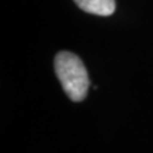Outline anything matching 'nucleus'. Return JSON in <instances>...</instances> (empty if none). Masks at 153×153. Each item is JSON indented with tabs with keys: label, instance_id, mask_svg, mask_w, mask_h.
I'll list each match as a JSON object with an SVG mask.
<instances>
[{
	"label": "nucleus",
	"instance_id": "nucleus-1",
	"mask_svg": "<svg viewBox=\"0 0 153 153\" xmlns=\"http://www.w3.org/2000/svg\"><path fill=\"white\" fill-rule=\"evenodd\" d=\"M55 73L71 101H83L88 92L89 78L79 56L69 51H60L55 56Z\"/></svg>",
	"mask_w": 153,
	"mask_h": 153
},
{
	"label": "nucleus",
	"instance_id": "nucleus-2",
	"mask_svg": "<svg viewBox=\"0 0 153 153\" xmlns=\"http://www.w3.org/2000/svg\"><path fill=\"white\" fill-rule=\"evenodd\" d=\"M83 12H87L94 16L107 17L115 12V0H74Z\"/></svg>",
	"mask_w": 153,
	"mask_h": 153
}]
</instances>
